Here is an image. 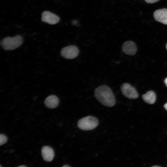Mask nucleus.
<instances>
[{"label":"nucleus","instance_id":"nucleus-1","mask_svg":"<svg viewBox=\"0 0 167 167\" xmlns=\"http://www.w3.org/2000/svg\"><path fill=\"white\" fill-rule=\"evenodd\" d=\"M94 95L97 100L103 105L111 107L115 105L116 100L110 88L106 85H102L96 88Z\"/></svg>","mask_w":167,"mask_h":167},{"label":"nucleus","instance_id":"nucleus-2","mask_svg":"<svg viewBox=\"0 0 167 167\" xmlns=\"http://www.w3.org/2000/svg\"><path fill=\"white\" fill-rule=\"evenodd\" d=\"M23 38L19 35L14 37L4 38L1 42L2 48L5 50H12L19 47L22 43Z\"/></svg>","mask_w":167,"mask_h":167},{"label":"nucleus","instance_id":"nucleus-3","mask_svg":"<svg viewBox=\"0 0 167 167\" xmlns=\"http://www.w3.org/2000/svg\"><path fill=\"white\" fill-rule=\"evenodd\" d=\"M98 123V120L96 118L89 116L79 119L77 122V126L82 130L89 131L95 128Z\"/></svg>","mask_w":167,"mask_h":167},{"label":"nucleus","instance_id":"nucleus-4","mask_svg":"<svg viewBox=\"0 0 167 167\" xmlns=\"http://www.w3.org/2000/svg\"><path fill=\"white\" fill-rule=\"evenodd\" d=\"M79 53L78 48L75 45H71L62 48L61 51V55L67 59H73L78 56Z\"/></svg>","mask_w":167,"mask_h":167},{"label":"nucleus","instance_id":"nucleus-5","mask_svg":"<svg viewBox=\"0 0 167 167\" xmlns=\"http://www.w3.org/2000/svg\"><path fill=\"white\" fill-rule=\"evenodd\" d=\"M121 90L124 96L127 98L135 99L138 97V94L135 88L128 83L123 84L121 86Z\"/></svg>","mask_w":167,"mask_h":167},{"label":"nucleus","instance_id":"nucleus-6","mask_svg":"<svg viewBox=\"0 0 167 167\" xmlns=\"http://www.w3.org/2000/svg\"><path fill=\"white\" fill-rule=\"evenodd\" d=\"M59 17L57 15L50 12L45 11L42 13V20L49 24H55L59 21Z\"/></svg>","mask_w":167,"mask_h":167},{"label":"nucleus","instance_id":"nucleus-7","mask_svg":"<svg viewBox=\"0 0 167 167\" xmlns=\"http://www.w3.org/2000/svg\"><path fill=\"white\" fill-rule=\"evenodd\" d=\"M156 21L167 25V9L164 8L156 10L153 13Z\"/></svg>","mask_w":167,"mask_h":167},{"label":"nucleus","instance_id":"nucleus-8","mask_svg":"<svg viewBox=\"0 0 167 167\" xmlns=\"http://www.w3.org/2000/svg\"><path fill=\"white\" fill-rule=\"evenodd\" d=\"M122 50L125 54L130 55H134L137 51V47L135 43L132 41L124 42L122 46Z\"/></svg>","mask_w":167,"mask_h":167},{"label":"nucleus","instance_id":"nucleus-9","mask_svg":"<svg viewBox=\"0 0 167 167\" xmlns=\"http://www.w3.org/2000/svg\"><path fill=\"white\" fill-rule=\"evenodd\" d=\"M41 154L43 159L45 161L50 162L52 161L54 157L53 149L49 146H44L41 149Z\"/></svg>","mask_w":167,"mask_h":167},{"label":"nucleus","instance_id":"nucleus-10","mask_svg":"<svg viewBox=\"0 0 167 167\" xmlns=\"http://www.w3.org/2000/svg\"><path fill=\"white\" fill-rule=\"evenodd\" d=\"M46 106L50 108H54L57 107L59 103V99L55 95H50L48 96L45 101Z\"/></svg>","mask_w":167,"mask_h":167},{"label":"nucleus","instance_id":"nucleus-11","mask_svg":"<svg viewBox=\"0 0 167 167\" xmlns=\"http://www.w3.org/2000/svg\"><path fill=\"white\" fill-rule=\"evenodd\" d=\"M144 101L149 104H152L155 102L156 95L155 92L152 91H149L142 96Z\"/></svg>","mask_w":167,"mask_h":167},{"label":"nucleus","instance_id":"nucleus-12","mask_svg":"<svg viewBox=\"0 0 167 167\" xmlns=\"http://www.w3.org/2000/svg\"><path fill=\"white\" fill-rule=\"evenodd\" d=\"M7 141V137L3 134L0 135V145H2L5 143Z\"/></svg>","mask_w":167,"mask_h":167},{"label":"nucleus","instance_id":"nucleus-13","mask_svg":"<svg viewBox=\"0 0 167 167\" xmlns=\"http://www.w3.org/2000/svg\"><path fill=\"white\" fill-rule=\"evenodd\" d=\"M145 2L148 3H153L157 2L160 0H145Z\"/></svg>","mask_w":167,"mask_h":167},{"label":"nucleus","instance_id":"nucleus-14","mask_svg":"<svg viewBox=\"0 0 167 167\" xmlns=\"http://www.w3.org/2000/svg\"><path fill=\"white\" fill-rule=\"evenodd\" d=\"M164 108L167 111V103H165L164 105Z\"/></svg>","mask_w":167,"mask_h":167},{"label":"nucleus","instance_id":"nucleus-15","mask_svg":"<svg viewBox=\"0 0 167 167\" xmlns=\"http://www.w3.org/2000/svg\"><path fill=\"white\" fill-rule=\"evenodd\" d=\"M164 82L167 87V78H166L164 80Z\"/></svg>","mask_w":167,"mask_h":167},{"label":"nucleus","instance_id":"nucleus-16","mask_svg":"<svg viewBox=\"0 0 167 167\" xmlns=\"http://www.w3.org/2000/svg\"><path fill=\"white\" fill-rule=\"evenodd\" d=\"M19 167H26V166L25 165H22L19 166Z\"/></svg>","mask_w":167,"mask_h":167},{"label":"nucleus","instance_id":"nucleus-17","mask_svg":"<svg viewBox=\"0 0 167 167\" xmlns=\"http://www.w3.org/2000/svg\"><path fill=\"white\" fill-rule=\"evenodd\" d=\"M70 166H69V165H64V166H63V167H69Z\"/></svg>","mask_w":167,"mask_h":167},{"label":"nucleus","instance_id":"nucleus-18","mask_svg":"<svg viewBox=\"0 0 167 167\" xmlns=\"http://www.w3.org/2000/svg\"><path fill=\"white\" fill-rule=\"evenodd\" d=\"M152 167H161L160 166H157V165H155V166H152Z\"/></svg>","mask_w":167,"mask_h":167},{"label":"nucleus","instance_id":"nucleus-19","mask_svg":"<svg viewBox=\"0 0 167 167\" xmlns=\"http://www.w3.org/2000/svg\"><path fill=\"white\" fill-rule=\"evenodd\" d=\"M166 48L167 50V43H166Z\"/></svg>","mask_w":167,"mask_h":167}]
</instances>
